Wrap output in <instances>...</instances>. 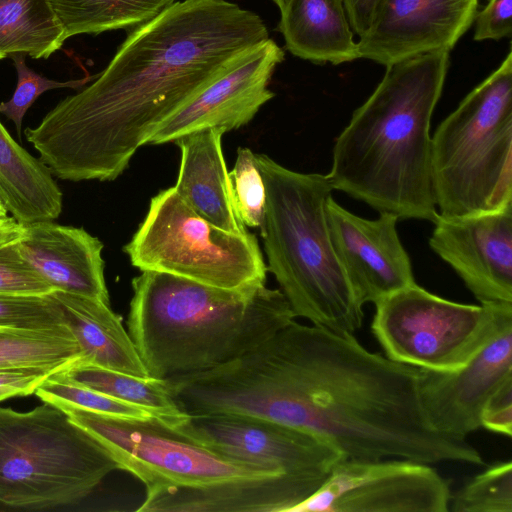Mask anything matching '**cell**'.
<instances>
[{"mask_svg": "<svg viewBox=\"0 0 512 512\" xmlns=\"http://www.w3.org/2000/svg\"><path fill=\"white\" fill-rule=\"evenodd\" d=\"M325 479L282 474L146 492L140 512H289Z\"/></svg>", "mask_w": 512, "mask_h": 512, "instance_id": "obj_19", "label": "cell"}, {"mask_svg": "<svg viewBox=\"0 0 512 512\" xmlns=\"http://www.w3.org/2000/svg\"><path fill=\"white\" fill-rule=\"evenodd\" d=\"M65 38L137 28L176 0H49Z\"/></svg>", "mask_w": 512, "mask_h": 512, "instance_id": "obj_26", "label": "cell"}, {"mask_svg": "<svg viewBox=\"0 0 512 512\" xmlns=\"http://www.w3.org/2000/svg\"><path fill=\"white\" fill-rule=\"evenodd\" d=\"M114 470L109 451L49 403L0 407V505L49 510L88 497Z\"/></svg>", "mask_w": 512, "mask_h": 512, "instance_id": "obj_7", "label": "cell"}, {"mask_svg": "<svg viewBox=\"0 0 512 512\" xmlns=\"http://www.w3.org/2000/svg\"><path fill=\"white\" fill-rule=\"evenodd\" d=\"M22 233V224L12 216L0 218V245L17 240Z\"/></svg>", "mask_w": 512, "mask_h": 512, "instance_id": "obj_38", "label": "cell"}, {"mask_svg": "<svg viewBox=\"0 0 512 512\" xmlns=\"http://www.w3.org/2000/svg\"><path fill=\"white\" fill-rule=\"evenodd\" d=\"M278 7H280L282 5V3L284 2V0H272Z\"/></svg>", "mask_w": 512, "mask_h": 512, "instance_id": "obj_40", "label": "cell"}, {"mask_svg": "<svg viewBox=\"0 0 512 512\" xmlns=\"http://www.w3.org/2000/svg\"><path fill=\"white\" fill-rule=\"evenodd\" d=\"M0 199L19 223L53 221L62 192L48 167L21 147L0 122Z\"/></svg>", "mask_w": 512, "mask_h": 512, "instance_id": "obj_23", "label": "cell"}, {"mask_svg": "<svg viewBox=\"0 0 512 512\" xmlns=\"http://www.w3.org/2000/svg\"><path fill=\"white\" fill-rule=\"evenodd\" d=\"M7 208L6 206L4 205V203L2 202V200L0 199V218H5L7 217Z\"/></svg>", "mask_w": 512, "mask_h": 512, "instance_id": "obj_39", "label": "cell"}, {"mask_svg": "<svg viewBox=\"0 0 512 512\" xmlns=\"http://www.w3.org/2000/svg\"><path fill=\"white\" fill-rule=\"evenodd\" d=\"M431 249L480 303L512 302V205L462 217L438 214Z\"/></svg>", "mask_w": 512, "mask_h": 512, "instance_id": "obj_15", "label": "cell"}, {"mask_svg": "<svg viewBox=\"0 0 512 512\" xmlns=\"http://www.w3.org/2000/svg\"><path fill=\"white\" fill-rule=\"evenodd\" d=\"M284 60L271 38L244 53L231 67L165 119L147 144L160 145L207 128L225 132L247 125L275 94L270 80Z\"/></svg>", "mask_w": 512, "mask_h": 512, "instance_id": "obj_13", "label": "cell"}, {"mask_svg": "<svg viewBox=\"0 0 512 512\" xmlns=\"http://www.w3.org/2000/svg\"><path fill=\"white\" fill-rule=\"evenodd\" d=\"M83 361L73 334L0 327V368H41L55 373Z\"/></svg>", "mask_w": 512, "mask_h": 512, "instance_id": "obj_27", "label": "cell"}, {"mask_svg": "<svg viewBox=\"0 0 512 512\" xmlns=\"http://www.w3.org/2000/svg\"><path fill=\"white\" fill-rule=\"evenodd\" d=\"M66 324L83 353V363L150 378L138 351L110 303L54 290Z\"/></svg>", "mask_w": 512, "mask_h": 512, "instance_id": "obj_21", "label": "cell"}, {"mask_svg": "<svg viewBox=\"0 0 512 512\" xmlns=\"http://www.w3.org/2000/svg\"><path fill=\"white\" fill-rule=\"evenodd\" d=\"M55 372L30 367L0 368V402L35 394L37 388Z\"/></svg>", "mask_w": 512, "mask_h": 512, "instance_id": "obj_36", "label": "cell"}, {"mask_svg": "<svg viewBox=\"0 0 512 512\" xmlns=\"http://www.w3.org/2000/svg\"><path fill=\"white\" fill-rule=\"evenodd\" d=\"M26 56L24 53H16L10 56L17 72V85L12 97L8 101L0 103V113L14 123L19 139H21L23 118L41 94L59 88L77 89L95 77L94 75L89 78L65 82L48 79L26 65Z\"/></svg>", "mask_w": 512, "mask_h": 512, "instance_id": "obj_32", "label": "cell"}, {"mask_svg": "<svg viewBox=\"0 0 512 512\" xmlns=\"http://www.w3.org/2000/svg\"><path fill=\"white\" fill-rule=\"evenodd\" d=\"M448 480L409 459H343L289 512H447Z\"/></svg>", "mask_w": 512, "mask_h": 512, "instance_id": "obj_11", "label": "cell"}, {"mask_svg": "<svg viewBox=\"0 0 512 512\" xmlns=\"http://www.w3.org/2000/svg\"><path fill=\"white\" fill-rule=\"evenodd\" d=\"M481 426L511 437L512 435V377L505 380L488 398L482 413Z\"/></svg>", "mask_w": 512, "mask_h": 512, "instance_id": "obj_35", "label": "cell"}, {"mask_svg": "<svg viewBox=\"0 0 512 512\" xmlns=\"http://www.w3.org/2000/svg\"><path fill=\"white\" fill-rule=\"evenodd\" d=\"M368 99L336 138L328 175L345 192L398 219L438 217L431 178L430 122L449 68V52L385 66Z\"/></svg>", "mask_w": 512, "mask_h": 512, "instance_id": "obj_3", "label": "cell"}, {"mask_svg": "<svg viewBox=\"0 0 512 512\" xmlns=\"http://www.w3.org/2000/svg\"><path fill=\"white\" fill-rule=\"evenodd\" d=\"M53 291L21 256L16 240L0 245V294H50Z\"/></svg>", "mask_w": 512, "mask_h": 512, "instance_id": "obj_33", "label": "cell"}, {"mask_svg": "<svg viewBox=\"0 0 512 512\" xmlns=\"http://www.w3.org/2000/svg\"><path fill=\"white\" fill-rule=\"evenodd\" d=\"M66 40L49 0H0V59L16 53L47 59Z\"/></svg>", "mask_w": 512, "mask_h": 512, "instance_id": "obj_24", "label": "cell"}, {"mask_svg": "<svg viewBox=\"0 0 512 512\" xmlns=\"http://www.w3.org/2000/svg\"><path fill=\"white\" fill-rule=\"evenodd\" d=\"M431 178L440 216L512 205V52L471 90L431 137Z\"/></svg>", "mask_w": 512, "mask_h": 512, "instance_id": "obj_6", "label": "cell"}, {"mask_svg": "<svg viewBox=\"0 0 512 512\" xmlns=\"http://www.w3.org/2000/svg\"><path fill=\"white\" fill-rule=\"evenodd\" d=\"M478 5L479 0H380L357 41L358 58L387 66L450 52L473 24Z\"/></svg>", "mask_w": 512, "mask_h": 512, "instance_id": "obj_14", "label": "cell"}, {"mask_svg": "<svg viewBox=\"0 0 512 512\" xmlns=\"http://www.w3.org/2000/svg\"><path fill=\"white\" fill-rule=\"evenodd\" d=\"M59 408L109 451L120 470L138 478L146 492L282 475L217 454L156 417L128 418L70 406Z\"/></svg>", "mask_w": 512, "mask_h": 512, "instance_id": "obj_10", "label": "cell"}, {"mask_svg": "<svg viewBox=\"0 0 512 512\" xmlns=\"http://www.w3.org/2000/svg\"><path fill=\"white\" fill-rule=\"evenodd\" d=\"M128 333L151 378L206 371L295 320L279 289H226L141 271L132 279Z\"/></svg>", "mask_w": 512, "mask_h": 512, "instance_id": "obj_4", "label": "cell"}, {"mask_svg": "<svg viewBox=\"0 0 512 512\" xmlns=\"http://www.w3.org/2000/svg\"><path fill=\"white\" fill-rule=\"evenodd\" d=\"M380 0H343L354 34L362 36L368 29Z\"/></svg>", "mask_w": 512, "mask_h": 512, "instance_id": "obj_37", "label": "cell"}, {"mask_svg": "<svg viewBox=\"0 0 512 512\" xmlns=\"http://www.w3.org/2000/svg\"><path fill=\"white\" fill-rule=\"evenodd\" d=\"M372 332L389 359L419 369L464 366L507 323L512 302L461 304L416 283L375 303Z\"/></svg>", "mask_w": 512, "mask_h": 512, "instance_id": "obj_9", "label": "cell"}, {"mask_svg": "<svg viewBox=\"0 0 512 512\" xmlns=\"http://www.w3.org/2000/svg\"><path fill=\"white\" fill-rule=\"evenodd\" d=\"M454 512H512V462H497L451 493Z\"/></svg>", "mask_w": 512, "mask_h": 512, "instance_id": "obj_28", "label": "cell"}, {"mask_svg": "<svg viewBox=\"0 0 512 512\" xmlns=\"http://www.w3.org/2000/svg\"><path fill=\"white\" fill-rule=\"evenodd\" d=\"M220 128L186 134L174 143L181 158L175 190L197 214L226 231H247L236 210Z\"/></svg>", "mask_w": 512, "mask_h": 512, "instance_id": "obj_20", "label": "cell"}, {"mask_svg": "<svg viewBox=\"0 0 512 512\" xmlns=\"http://www.w3.org/2000/svg\"><path fill=\"white\" fill-rule=\"evenodd\" d=\"M268 38L262 18L233 2L176 1L25 137L61 180H115L165 119Z\"/></svg>", "mask_w": 512, "mask_h": 512, "instance_id": "obj_2", "label": "cell"}, {"mask_svg": "<svg viewBox=\"0 0 512 512\" xmlns=\"http://www.w3.org/2000/svg\"><path fill=\"white\" fill-rule=\"evenodd\" d=\"M178 433L228 459L277 473L326 479L344 456L331 445L293 427L236 415H187Z\"/></svg>", "mask_w": 512, "mask_h": 512, "instance_id": "obj_12", "label": "cell"}, {"mask_svg": "<svg viewBox=\"0 0 512 512\" xmlns=\"http://www.w3.org/2000/svg\"><path fill=\"white\" fill-rule=\"evenodd\" d=\"M238 215L246 227L259 228L265 207V185L257 155L248 147H239L229 172Z\"/></svg>", "mask_w": 512, "mask_h": 512, "instance_id": "obj_31", "label": "cell"}, {"mask_svg": "<svg viewBox=\"0 0 512 512\" xmlns=\"http://www.w3.org/2000/svg\"><path fill=\"white\" fill-rule=\"evenodd\" d=\"M43 402L54 406H70L96 413L128 417H153L144 409L103 394L83 385L65 380L56 374L46 379L35 391Z\"/></svg>", "mask_w": 512, "mask_h": 512, "instance_id": "obj_30", "label": "cell"}, {"mask_svg": "<svg viewBox=\"0 0 512 512\" xmlns=\"http://www.w3.org/2000/svg\"><path fill=\"white\" fill-rule=\"evenodd\" d=\"M279 9L278 29L293 55L333 65L358 58L343 0H284Z\"/></svg>", "mask_w": 512, "mask_h": 512, "instance_id": "obj_22", "label": "cell"}, {"mask_svg": "<svg viewBox=\"0 0 512 512\" xmlns=\"http://www.w3.org/2000/svg\"><path fill=\"white\" fill-rule=\"evenodd\" d=\"M329 236L352 289L362 305L414 285L412 265L396 229L398 218L380 213L359 217L330 196L325 204Z\"/></svg>", "mask_w": 512, "mask_h": 512, "instance_id": "obj_16", "label": "cell"}, {"mask_svg": "<svg viewBox=\"0 0 512 512\" xmlns=\"http://www.w3.org/2000/svg\"><path fill=\"white\" fill-rule=\"evenodd\" d=\"M190 415L236 414L306 432L345 459L482 465L424 411L419 369L368 351L353 334L293 320L230 362L181 377Z\"/></svg>", "mask_w": 512, "mask_h": 512, "instance_id": "obj_1", "label": "cell"}, {"mask_svg": "<svg viewBox=\"0 0 512 512\" xmlns=\"http://www.w3.org/2000/svg\"><path fill=\"white\" fill-rule=\"evenodd\" d=\"M123 250L140 271L226 289L266 282L267 265L255 235L248 230L226 231L207 221L182 200L174 186L151 199Z\"/></svg>", "mask_w": 512, "mask_h": 512, "instance_id": "obj_8", "label": "cell"}, {"mask_svg": "<svg viewBox=\"0 0 512 512\" xmlns=\"http://www.w3.org/2000/svg\"><path fill=\"white\" fill-rule=\"evenodd\" d=\"M51 293L0 294V327L72 334L60 304Z\"/></svg>", "mask_w": 512, "mask_h": 512, "instance_id": "obj_29", "label": "cell"}, {"mask_svg": "<svg viewBox=\"0 0 512 512\" xmlns=\"http://www.w3.org/2000/svg\"><path fill=\"white\" fill-rule=\"evenodd\" d=\"M57 375L138 406L168 426L175 425L187 416L174 400L165 379L140 378L83 362Z\"/></svg>", "mask_w": 512, "mask_h": 512, "instance_id": "obj_25", "label": "cell"}, {"mask_svg": "<svg viewBox=\"0 0 512 512\" xmlns=\"http://www.w3.org/2000/svg\"><path fill=\"white\" fill-rule=\"evenodd\" d=\"M21 256L54 290L110 303L103 243L83 228L53 221L22 224Z\"/></svg>", "mask_w": 512, "mask_h": 512, "instance_id": "obj_18", "label": "cell"}, {"mask_svg": "<svg viewBox=\"0 0 512 512\" xmlns=\"http://www.w3.org/2000/svg\"><path fill=\"white\" fill-rule=\"evenodd\" d=\"M265 185L260 228L267 271L296 317L339 333L361 328L363 305L333 248L325 214L328 175L288 169L256 154Z\"/></svg>", "mask_w": 512, "mask_h": 512, "instance_id": "obj_5", "label": "cell"}, {"mask_svg": "<svg viewBox=\"0 0 512 512\" xmlns=\"http://www.w3.org/2000/svg\"><path fill=\"white\" fill-rule=\"evenodd\" d=\"M510 377L512 322L464 366L453 371L419 369L420 397L428 420L438 432L466 439L481 427V413L488 398Z\"/></svg>", "mask_w": 512, "mask_h": 512, "instance_id": "obj_17", "label": "cell"}, {"mask_svg": "<svg viewBox=\"0 0 512 512\" xmlns=\"http://www.w3.org/2000/svg\"><path fill=\"white\" fill-rule=\"evenodd\" d=\"M512 0H488L477 12L474 40H500L512 34Z\"/></svg>", "mask_w": 512, "mask_h": 512, "instance_id": "obj_34", "label": "cell"}]
</instances>
